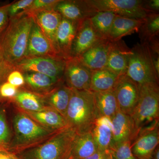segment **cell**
Masks as SVG:
<instances>
[{
  "label": "cell",
  "instance_id": "6da1fadb",
  "mask_svg": "<svg viewBox=\"0 0 159 159\" xmlns=\"http://www.w3.org/2000/svg\"><path fill=\"white\" fill-rule=\"evenodd\" d=\"M34 22L30 15H18L9 18L8 25L0 35V51L5 59L14 67L25 57Z\"/></svg>",
  "mask_w": 159,
  "mask_h": 159
},
{
  "label": "cell",
  "instance_id": "7a4b0ae2",
  "mask_svg": "<svg viewBox=\"0 0 159 159\" xmlns=\"http://www.w3.org/2000/svg\"><path fill=\"white\" fill-rule=\"evenodd\" d=\"M98 118L99 115L93 93L72 89L70 99L65 116L69 127L77 134L89 132Z\"/></svg>",
  "mask_w": 159,
  "mask_h": 159
},
{
  "label": "cell",
  "instance_id": "3957f363",
  "mask_svg": "<svg viewBox=\"0 0 159 159\" xmlns=\"http://www.w3.org/2000/svg\"><path fill=\"white\" fill-rule=\"evenodd\" d=\"M76 133L68 127L52 135L43 143L17 154L19 159H67Z\"/></svg>",
  "mask_w": 159,
  "mask_h": 159
},
{
  "label": "cell",
  "instance_id": "277c9868",
  "mask_svg": "<svg viewBox=\"0 0 159 159\" xmlns=\"http://www.w3.org/2000/svg\"><path fill=\"white\" fill-rule=\"evenodd\" d=\"M13 124L14 139L11 142L9 150L16 154L32 147L33 144L50 138L57 132L43 127L23 111L16 115Z\"/></svg>",
  "mask_w": 159,
  "mask_h": 159
},
{
  "label": "cell",
  "instance_id": "5b68a950",
  "mask_svg": "<svg viewBox=\"0 0 159 159\" xmlns=\"http://www.w3.org/2000/svg\"><path fill=\"white\" fill-rule=\"evenodd\" d=\"M130 116L139 133L142 129L159 121V84L139 85V100Z\"/></svg>",
  "mask_w": 159,
  "mask_h": 159
},
{
  "label": "cell",
  "instance_id": "8992f818",
  "mask_svg": "<svg viewBox=\"0 0 159 159\" xmlns=\"http://www.w3.org/2000/svg\"><path fill=\"white\" fill-rule=\"evenodd\" d=\"M126 75L139 85L159 84V75L154 66L147 43H138L131 49Z\"/></svg>",
  "mask_w": 159,
  "mask_h": 159
},
{
  "label": "cell",
  "instance_id": "52a82bcc",
  "mask_svg": "<svg viewBox=\"0 0 159 159\" xmlns=\"http://www.w3.org/2000/svg\"><path fill=\"white\" fill-rule=\"evenodd\" d=\"M96 12L107 11L131 18L144 19L148 13L141 0H86Z\"/></svg>",
  "mask_w": 159,
  "mask_h": 159
},
{
  "label": "cell",
  "instance_id": "ba28073f",
  "mask_svg": "<svg viewBox=\"0 0 159 159\" xmlns=\"http://www.w3.org/2000/svg\"><path fill=\"white\" fill-rule=\"evenodd\" d=\"M66 63L61 57H26L16 64L14 69L22 73H40L61 80H64Z\"/></svg>",
  "mask_w": 159,
  "mask_h": 159
},
{
  "label": "cell",
  "instance_id": "9c48e42d",
  "mask_svg": "<svg viewBox=\"0 0 159 159\" xmlns=\"http://www.w3.org/2000/svg\"><path fill=\"white\" fill-rule=\"evenodd\" d=\"M113 91L119 111L131 116L139 100V84L127 75H122L119 76Z\"/></svg>",
  "mask_w": 159,
  "mask_h": 159
},
{
  "label": "cell",
  "instance_id": "30bf717a",
  "mask_svg": "<svg viewBox=\"0 0 159 159\" xmlns=\"http://www.w3.org/2000/svg\"><path fill=\"white\" fill-rule=\"evenodd\" d=\"M159 122L142 129L131 144L132 153L137 159H151L159 146Z\"/></svg>",
  "mask_w": 159,
  "mask_h": 159
},
{
  "label": "cell",
  "instance_id": "8fae6325",
  "mask_svg": "<svg viewBox=\"0 0 159 159\" xmlns=\"http://www.w3.org/2000/svg\"><path fill=\"white\" fill-rule=\"evenodd\" d=\"M92 73L78 58L70 57L66 60L64 80L70 88L90 91Z\"/></svg>",
  "mask_w": 159,
  "mask_h": 159
},
{
  "label": "cell",
  "instance_id": "7c38bea8",
  "mask_svg": "<svg viewBox=\"0 0 159 159\" xmlns=\"http://www.w3.org/2000/svg\"><path fill=\"white\" fill-rule=\"evenodd\" d=\"M96 31L90 19L80 23L71 48L70 57H79L103 40Z\"/></svg>",
  "mask_w": 159,
  "mask_h": 159
},
{
  "label": "cell",
  "instance_id": "4fadbf2b",
  "mask_svg": "<svg viewBox=\"0 0 159 159\" xmlns=\"http://www.w3.org/2000/svg\"><path fill=\"white\" fill-rule=\"evenodd\" d=\"M113 124L111 149L124 142H132L139 134L132 118L118 111L112 119Z\"/></svg>",
  "mask_w": 159,
  "mask_h": 159
},
{
  "label": "cell",
  "instance_id": "5bb4252c",
  "mask_svg": "<svg viewBox=\"0 0 159 159\" xmlns=\"http://www.w3.org/2000/svg\"><path fill=\"white\" fill-rule=\"evenodd\" d=\"M81 22L62 17L56 35V48L58 55L65 60L70 58L72 44Z\"/></svg>",
  "mask_w": 159,
  "mask_h": 159
},
{
  "label": "cell",
  "instance_id": "9a60e30c",
  "mask_svg": "<svg viewBox=\"0 0 159 159\" xmlns=\"http://www.w3.org/2000/svg\"><path fill=\"white\" fill-rule=\"evenodd\" d=\"M36 57H61L34 21L29 35L25 58Z\"/></svg>",
  "mask_w": 159,
  "mask_h": 159
},
{
  "label": "cell",
  "instance_id": "2e32d148",
  "mask_svg": "<svg viewBox=\"0 0 159 159\" xmlns=\"http://www.w3.org/2000/svg\"><path fill=\"white\" fill-rule=\"evenodd\" d=\"M54 10L62 17L77 22L90 18L97 12L86 0H61Z\"/></svg>",
  "mask_w": 159,
  "mask_h": 159
},
{
  "label": "cell",
  "instance_id": "e0dca14e",
  "mask_svg": "<svg viewBox=\"0 0 159 159\" xmlns=\"http://www.w3.org/2000/svg\"><path fill=\"white\" fill-rule=\"evenodd\" d=\"M111 45L108 39L102 40L77 58L92 71L105 68Z\"/></svg>",
  "mask_w": 159,
  "mask_h": 159
},
{
  "label": "cell",
  "instance_id": "ac0fdd59",
  "mask_svg": "<svg viewBox=\"0 0 159 159\" xmlns=\"http://www.w3.org/2000/svg\"><path fill=\"white\" fill-rule=\"evenodd\" d=\"M131 49L122 39L112 42L106 69L119 76L126 75Z\"/></svg>",
  "mask_w": 159,
  "mask_h": 159
},
{
  "label": "cell",
  "instance_id": "d6986e66",
  "mask_svg": "<svg viewBox=\"0 0 159 159\" xmlns=\"http://www.w3.org/2000/svg\"><path fill=\"white\" fill-rule=\"evenodd\" d=\"M71 93L72 89L63 80L51 90L39 95L46 107L56 111L65 118Z\"/></svg>",
  "mask_w": 159,
  "mask_h": 159
},
{
  "label": "cell",
  "instance_id": "ffe728a7",
  "mask_svg": "<svg viewBox=\"0 0 159 159\" xmlns=\"http://www.w3.org/2000/svg\"><path fill=\"white\" fill-rule=\"evenodd\" d=\"M30 15L32 16L34 21L48 39L57 54L56 35L62 16L55 10L38 11Z\"/></svg>",
  "mask_w": 159,
  "mask_h": 159
},
{
  "label": "cell",
  "instance_id": "44dd1931",
  "mask_svg": "<svg viewBox=\"0 0 159 159\" xmlns=\"http://www.w3.org/2000/svg\"><path fill=\"white\" fill-rule=\"evenodd\" d=\"M23 111L43 127L52 131H58L68 127L65 118L52 109L47 108L37 112Z\"/></svg>",
  "mask_w": 159,
  "mask_h": 159
},
{
  "label": "cell",
  "instance_id": "7402d4cb",
  "mask_svg": "<svg viewBox=\"0 0 159 159\" xmlns=\"http://www.w3.org/2000/svg\"><path fill=\"white\" fill-rule=\"evenodd\" d=\"M144 19L131 18L117 15L111 28L109 40L112 42L118 41L124 36L135 32H139Z\"/></svg>",
  "mask_w": 159,
  "mask_h": 159
},
{
  "label": "cell",
  "instance_id": "603a6c76",
  "mask_svg": "<svg viewBox=\"0 0 159 159\" xmlns=\"http://www.w3.org/2000/svg\"><path fill=\"white\" fill-rule=\"evenodd\" d=\"M23 74L25 80V85L27 86L28 90L38 95L48 93L64 80H58L40 73L28 72Z\"/></svg>",
  "mask_w": 159,
  "mask_h": 159
},
{
  "label": "cell",
  "instance_id": "cb8c5ba5",
  "mask_svg": "<svg viewBox=\"0 0 159 159\" xmlns=\"http://www.w3.org/2000/svg\"><path fill=\"white\" fill-rule=\"evenodd\" d=\"M97 151V145L91 131L76 134L72 144L71 156L84 159L91 156Z\"/></svg>",
  "mask_w": 159,
  "mask_h": 159
},
{
  "label": "cell",
  "instance_id": "d4e9b609",
  "mask_svg": "<svg viewBox=\"0 0 159 159\" xmlns=\"http://www.w3.org/2000/svg\"><path fill=\"white\" fill-rule=\"evenodd\" d=\"M93 93L99 117L106 116L112 119L119 110L113 90Z\"/></svg>",
  "mask_w": 159,
  "mask_h": 159
},
{
  "label": "cell",
  "instance_id": "484cf974",
  "mask_svg": "<svg viewBox=\"0 0 159 159\" xmlns=\"http://www.w3.org/2000/svg\"><path fill=\"white\" fill-rule=\"evenodd\" d=\"M11 100L24 111H39L48 108L40 95L26 89H19L16 96Z\"/></svg>",
  "mask_w": 159,
  "mask_h": 159
},
{
  "label": "cell",
  "instance_id": "4316f807",
  "mask_svg": "<svg viewBox=\"0 0 159 159\" xmlns=\"http://www.w3.org/2000/svg\"><path fill=\"white\" fill-rule=\"evenodd\" d=\"M119 77L106 68L93 71L90 91L99 92L113 90Z\"/></svg>",
  "mask_w": 159,
  "mask_h": 159
},
{
  "label": "cell",
  "instance_id": "83f0119b",
  "mask_svg": "<svg viewBox=\"0 0 159 159\" xmlns=\"http://www.w3.org/2000/svg\"><path fill=\"white\" fill-rule=\"evenodd\" d=\"M117 15L110 11H97L89 19L100 37L104 39H108L111 28Z\"/></svg>",
  "mask_w": 159,
  "mask_h": 159
},
{
  "label": "cell",
  "instance_id": "f1b7e54d",
  "mask_svg": "<svg viewBox=\"0 0 159 159\" xmlns=\"http://www.w3.org/2000/svg\"><path fill=\"white\" fill-rule=\"evenodd\" d=\"M139 32L141 43H148L154 38L159 36V13H148L140 27Z\"/></svg>",
  "mask_w": 159,
  "mask_h": 159
},
{
  "label": "cell",
  "instance_id": "f546056e",
  "mask_svg": "<svg viewBox=\"0 0 159 159\" xmlns=\"http://www.w3.org/2000/svg\"><path fill=\"white\" fill-rule=\"evenodd\" d=\"M97 147V150L111 149L112 131L107 125L95 123L91 131Z\"/></svg>",
  "mask_w": 159,
  "mask_h": 159
},
{
  "label": "cell",
  "instance_id": "4dcf8cb0",
  "mask_svg": "<svg viewBox=\"0 0 159 159\" xmlns=\"http://www.w3.org/2000/svg\"><path fill=\"white\" fill-rule=\"evenodd\" d=\"M11 134L7 122L6 110L0 108V149L9 150Z\"/></svg>",
  "mask_w": 159,
  "mask_h": 159
},
{
  "label": "cell",
  "instance_id": "1f68e13d",
  "mask_svg": "<svg viewBox=\"0 0 159 159\" xmlns=\"http://www.w3.org/2000/svg\"><path fill=\"white\" fill-rule=\"evenodd\" d=\"M61 0H33V2L20 14L31 15L38 11L54 10Z\"/></svg>",
  "mask_w": 159,
  "mask_h": 159
},
{
  "label": "cell",
  "instance_id": "d6a6232c",
  "mask_svg": "<svg viewBox=\"0 0 159 159\" xmlns=\"http://www.w3.org/2000/svg\"><path fill=\"white\" fill-rule=\"evenodd\" d=\"M130 142L122 143L111 149L112 159H137L131 149Z\"/></svg>",
  "mask_w": 159,
  "mask_h": 159
},
{
  "label": "cell",
  "instance_id": "836d02e7",
  "mask_svg": "<svg viewBox=\"0 0 159 159\" xmlns=\"http://www.w3.org/2000/svg\"><path fill=\"white\" fill-rule=\"evenodd\" d=\"M33 2V0H20L9 3L8 9L9 18L20 14L29 7Z\"/></svg>",
  "mask_w": 159,
  "mask_h": 159
},
{
  "label": "cell",
  "instance_id": "e575fe53",
  "mask_svg": "<svg viewBox=\"0 0 159 159\" xmlns=\"http://www.w3.org/2000/svg\"><path fill=\"white\" fill-rule=\"evenodd\" d=\"M19 89V88L11 85L7 81H5L0 84V98L2 100H11L16 96Z\"/></svg>",
  "mask_w": 159,
  "mask_h": 159
},
{
  "label": "cell",
  "instance_id": "d590c367",
  "mask_svg": "<svg viewBox=\"0 0 159 159\" xmlns=\"http://www.w3.org/2000/svg\"><path fill=\"white\" fill-rule=\"evenodd\" d=\"M6 81L18 88L22 87L25 84V80L23 73L15 69L9 73Z\"/></svg>",
  "mask_w": 159,
  "mask_h": 159
},
{
  "label": "cell",
  "instance_id": "8d00e7d4",
  "mask_svg": "<svg viewBox=\"0 0 159 159\" xmlns=\"http://www.w3.org/2000/svg\"><path fill=\"white\" fill-rule=\"evenodd\" d=\"M14 70V67L5 59L0 51V84L6 81L8 75Z\"/></svg>",
  "mask_w": 159,
  "mask_h": 159
},
{
  "label": "cell",
  "instance_id": "74e56055",
  "mask_svg": "<svg viewBox=\"0 0 159 159\" xmlns=\"http://www.w3.org/2000/svg\"><path fill=\"white\" fill-rule=\"evenodd\" d=\"M9 5L8 4L0 6V35L9 23V17L8 11Z\"/></svg>",
  "mask_w": 159,
  "mask_h": 159
},
{
  "label": "cell",
  "instance_id": "f35d334b",
  "mask_svg": "<svg viewBox=\"0 0 159 159\" xmlns=\"http://www.w3.org/2000/svg\"><path fill=\"white\" fill-rule=\"evenodd\" d=\"M143 7L149 12L159 13V0L143 1Z\"/></svg>",
  "mask_w": 159,
  "mask_h": 159
},
{
  "label": "cell",
  "instance_id": "ab89813d",
  "mask_svg": "<svg viewBox=\"0 0 159 159\" xmlns=\"http://www.w3.org/2000/svg\"><path fill=\"white\" fill-rule=\"evenodd\" d=\"M84 159H112L111 149L97 150L93 154Z\"/></svg>",
  "mask_w": 159,
  "mask_h": 159
},
{
  "label": "cell",
  "instance_id": "60d3db41",
  "mask_svg": "<svg viewBox=\"0 0 159 159\" xmlns=\"http://www.w3.org/2000/svg\"><path fill=\"white\" fill-rule=\"evenodd\" d=\"M0 159H19L16 154L6 149H0Z\"/></svg>",
  "mask_w": 159,
  "mask_h": 159
},
{
  "label": "cell",
  "instance_id": "b9f144b4",
  "mask_svg": "<svg viewBox=\"0 0 159 159\" xmlns=\"http://www.w3.org/2000/svg\"><path fill=\"white\" fill-rule=\"evenodd\" d=\"M95 123L107 125L112 130L113 124L112 119L109 118V117L106 116L99 117L97 119Z\"/></svg>",
  "mask_w": 159,
  "mask_h": 159
},
{
  "label": "cell",
  "instance_id": "7bdbcfd3",
  "mask_svg": "<svg viewBox=\"0 0 159 159\" xmlns=\"http://www.w3.org/2000/svg\"><path fill=\"white\" fill-rule=\"evenodd\" d=\"M151 159H159V147L158 146L155 149Z\"/></svg>",
  "mask_w": 159,
  "mask_h": 159
},
{
  "label": "cell",
  "instance_id": "ee69618b",
  "mask_svg": "<svg viewBox=\"0 0 159 159\" xmlns=\"http://www.w3.org/2000/svg\"><path fill=\"white\" fill-rule=\"evenodd\" d=\"M67 159H79L77 158L74 157H73V156H70Z\"/></svg>",
  "mask_w": 159,
  "mask_h": 159
},
{
  "label": "cell",
  "instance_id": "f6af8a7d",
  "mask_svg": "<svg viewBox=\"0 0 159 159\" xmlns=\"http://www.w3.org/2000/svg\"><path fill=\"white\" fill-rule=\"evenodd\" d=\"M2 101V99H1V98H0V101Z\"/></svg>",
  "mask_w": 159,
  "mask_h": 159
}]
</instances>
